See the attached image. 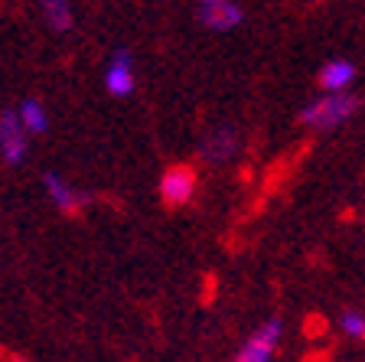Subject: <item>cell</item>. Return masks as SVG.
I'll list each match as a JSON object with an SVG mask.
<instances>
[{
	"label": "cell",
	"instance_id": "obj_10",
	"mask_svg": "<svg viewBox=\"0 0 365 362\" xmlns=\"http://www.w3.org/2000/svg\"><path fill=\"white\" fill-rule=\"evenodd\" d=\"M16 118H20L26 137H30V134H46V128H49V114H46V108L39 105L36 99L23 101V105L16 108Z\"/></svg>",
	"mask_w": 365,
	"mask_h": 362
},
{
	"label": "cell",
	"instance_id": "obj_9",
	"mask_svg": "<svg viewBox=\"0 0 365 362\" xmlns=\"http://www.w3.org/2000/svg\"><path fill=\"white\" fill-rule=\"evenodd\" d=\"M43 186H46V193H49V199H53V203L59 206L62 212H76L78 206L85 203V199L78 196L76 189L68 186V183L62 180L59 174H46V176H43Z\"/></svg>",
	"mask_w": 365,
	"mask_h": 362
},
{
	"label": "cell",
	"instance_id": "obj_2",
	"mask_svg": "<svg viewBox=\"0 0 365 362\" xmlns=\"http://www.w3.org/2000/svg\"><path fill=\"white\" fill-rule=\"evenodd\" d=\"M196 20L202 23L205 30L225 33V30L242 26L245 10H242V4H235V0H199L196 4Z\"/></svg>",
	"mask_w": 365,
	"mask_h": 362
},
{
	"label": "cell",
	"instance_id": "obj_11",
	"mask_svg": "<svg viewBox=\"0 0 365 362\" xmlns=\"http://www.w3.org/2000/svg\"><path fill=\"white\" fill-rule=\"evenodd\" d=\"M39 10H43L49 30H56V33L72 30V20H76V16H72V4H66V0H43Z\"/></svg>",
	"mask_w": 365,
	"mask_h": 362
},
{
	"label": "cell",
	"instance_id": "obj_4",
	"mask_svg": "<svg viewBox=\"0 0 365 362\" xmlns=\"http://www.w3.org/2000/svg\"><path fill=\"white\" fill-rule=\"evenodd\" d=\"M284 323L277 317L267 320L264 326H258V333H251V340L242 346L235 362H271L274 353H277V343H281Z\"/></svg>",
	"mask_w": 365,
	"mask_h": 362
},
{
	"label": "cell",
	"instance_id": "obj_8",
	"mask_svg": "<svg viewBox=\"0 0 365 362\" xmlns=\"http://www.w3.org/2000/svg\"><path fill=\"white\" fill-rule=\"evenodd\" d=\"M356 79V66L349 59H329L319 69V89H327L329 95H342Z\"/></svg>",
	"mask_w": 365,
	"mask_h": 362
},
{
	"label": "cell",
	"instance_id": "obj_12",
	"mask_svg": "<svg viewBox=\"0 0 365 362\" xmlns=\"http://www.w3.org/2000/svg\"><path fill=\"white\" fill-rule=\"evenodd\" d=\"M339 326L349 333L352 340H365V317L356 313V310H342L339 313Z\"/></svg>",
	"mask_w": 365,
	"mask_h": 362
},
{
	"label": "cell",
	"instance_id": "obj_1",
	"mask_svg": "<svg viewBox=\"0 0 365 362\" xmlns=\"http://www.w3.org/2000/svg\"><path fill=\"white\" fill-rule=\"evenodd\" d=\"M356 111H359L356 95H349V91L327 95V99H317L300 108V124H307V128H336V124H346Z\"/></svg>",
	"mask_w": 365,
	"mask_h": 362
},
{
	"label": "cell",
	"instance_id": "obj_3",
	"mask_svg": "<svg viewBox=\"0 0 365 362\" xmlns=\"http://www.w3.org/2000/svg\"><path fill=\"white\" fill-rule=\"evenodd\" d=\"M105 89L118 99H128L130 91L137 89V76H134V56H130L128 46H118L108 59L105 69Z\"/></svg>",
	"mask_w": 365,
	"mask_h": 362
},
{
	"label": "cell",
	"instance_id": "obj_13",
	"mask_svg": "<svg viewBox=\"0 0 365 362\" xmlns=\"http://www.w3.org/2000/svg\"><path fill=\"white\" fill-rule=\"evenodd\" d=\"M4 362H33V359H26L20 353H4Z\"/></svg>",
	"mask_w": 365,
	"mask_h": 362
},
{
	"label": "cell",
	"instance_id": "obj_6",
	"mask_svg": "<svg viewBox=\"0 0 365 362\" xmlns=\"http://www.w3.org/2000/svg\"><path fill=\"white\" fill-rule=\"evenodd\" d=\"M0 154L10 166H20L26 157V131H23L16 111H4L0 114Z\"/></svg>",
	"mask_w": 365,
	"mask_h": 362
},
{
	"label": "cell",
	"instance_id": "obj_5",
	"mask_svg": "<svg viewBox=\"0 0 365 362\" xmlns=\"http://www.w3.org/2000/svg\"><path fill=\"white\" fill-rule=\"evenodd\" d=\"M196 196V174H192L190 166H170V170H163V176H160V199L167 206H186L190 199Z\"/></svg>",
	"mask_w": 365,
	"mask_h": 362
},
{
	"label": "cell",
	"instance_id": "obj_7",
	"mask_svg": "<svg viewBox=\"0 0 365 362\" xmlns=\"http://www.w3.org/2000/svg\"><path fill=\"white\" fill-rule=\"evenodd\" d=\"M235 151H238L235 128H215L212 134H205L202 144H199V154H202L209 164H222V160H228Z\"/></svg>",
	"mask_w": 365,
	"mask_h": 362
}]
</instances>
